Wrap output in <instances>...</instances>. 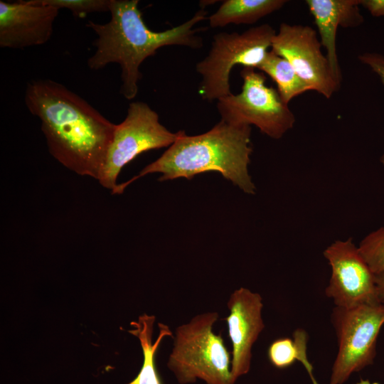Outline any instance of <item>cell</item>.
<instances>
[{"mask_svg": "<svg viewBox=\"0 0 384 384\" xmlns=\"http://www.w3.org/2000/svg\"><path fill=\"white\" fill-rule=\"evenodd\" d=\"M218 319L217 312H206L176 328L167 366L181 384L197 379L207 384L235 383L230 354L221 336L213 332Z\"/></svg>", "mask_w": 384, "mask_h": 384, "instance_id": "cell-4", "label": "cell"}, {"mask_svg": "<svg viewBox=\"0 0 384 384\" xmlns=\"http://www.w3.org/2000/svg\"><path fill=\"white\" fill-rule=\"evenodd\" d=\"M24 101L41 120L50 154L80 176L99 180L116 124L86 100L51 80L28 82Z\"/></svg>", "mask_w": 384, "mask_h": 384, "instance_id": "cell-1", "label": "cell"}, {"mask_svg": "<svg viewBox=\"0 0 384 384\" xmlns=\"http://www.w3.org/2000/svg\"><path fill=\"white\" fill-rule=\"evenodd\" d=\"M269 75L276 83L282 101L288 105L295 97L311 90L284 58L270 50L257 68Z\"/></svg>", "mask_w": 384, "mask_h": 384, "instance_id": "cell-16", "label": "cell"}, {"mask_svg": "<svg viewBox=\"0 0 384 384\" xmlns=\"http://www.w3.org/2000/svg\"><path fill=\"white\" fill-rule=\"evenodd\" d=\"M230 311L225 318L232 343L231 373L235 382L250 368L252 348L265 328L262 298L258 293L240 287L230 296Z\"/></svg>", "mask_w": 384, "mask_h": 384, "instance_id": "cell-11", "label": "cell"}, {"mask_svg": "<svg viewBox=\"0 0 384 384\" xmlns=\"http://www.w3.org/2000/svg\"><path fill=\"white\" fill-rule=\"evenodd\" d=\"M358 249L375 275L384 274V226L368 234Z\"/></svg>", "mask_w": 384, "mask_h": 384, "instance_id": "cell-18", "label": "cell"}, {"mask_svg": "<svg viewBox=\"0 0 384 384\" xmlns=\"http://www.w3.org/2000/svg\"><path fill=\"white\" fill-rule=\"evenodd\" d=\"M360 4L373 16H384V0H361Z\"/></svg>", "mask_w": 384, "mask_h": 384, "instance_id": "cell-21", "label": "cell"}, {"mask_svg": "<svg viewBox=\"0 0 384 384\" xmlns=\"http://www.w3.org/2000/svg\"><path fill=\"white\" fill-rule=\"evenodd\" d=\"M240 75L241 92L218 100L221 120L233 125H255L268 137L280 139L293 127L294 114L277 90L265 85L263 73L245 67Z\"/></svg>", "mask_w": 384, "mask_h": 384, "instance_id": "cell-6", "label": "cell"}, {"mask_svg": "<svg viewBox=\"0 0 384 384\" xmlns=\"http://www.w3.org/2000/svg\"><path fill=\"white\" fill-rule=\"evenodd\" d=\"M155 317L148 314L140 316L137 321L131 322L130 334L137 337L143 353V363L137 377L127 384H161L155 366V355L165 336H172L169 326L159 324V334L154 343L152 334Z\"/></svg>", "mask_w": 384, "mask_h": 384, "instance_id": "cell-15", "label": "cell"}, {"mask_svg": "<svg viewBox=\"0 0 384 384\" xmlns=\"http://www.w3.org/2000/svg\"><path fill=\"white\" fill-rule=\"evenodd\" d=\"M179 134L180 131L171 132L161 124L159 114L146 103L131 102L124 119L116 124L99 183L112 193L125 165L144 152L170 146Z\"/></svg>", "mask_w": 384, "mask_h": 384, "instance_id": "cell-8", "label": "cell"}, {"mask_svg": "<svg viewBox=\"0 0 384 384\" xmlns=\"http://www.w3.org/2000/svg\"><path fill=\"white\" fill-rule=\"evenodd\" d=\"M359 60L370 66L376 73L384 85V56L378 53H364L359 55ZM384 165V154L380 158Z\"/></svg>", "mask_w": 384, "mask_h": 384, "instance_id": "cell-20", "label": "cell"}, {"mask_svg": "<svg viewBox=\"0 0 384 384\" xmlns=\"http://www.w3.org/2000/svg\"><path fill=\"white\" fill-rule=\"evenodd\" d=\"M138 4V0H111L109 11L111 18L108 22L88 21L86 24L97 36L93 42L95 51L87 59L88 68L97 70L110 63L119 64V92L129 100L135 98L138 92V82L142 78L140 65L158 49L168 46L202 48L203 39L197 33L204 28H197L195 26L203 21L207 14L204 8H201L182 24L165 31H154L144 23Z\"/></svg>", "mask_w": 384, "mask_h": 384, "instance_id": "cell-2", "label": "cell"}, {"mask_svg": "<svg viewBox=\"0 0 384 384\" xmlns=\"http://www.w3.org/2000/svg\"><path fill=\"white\" fill-rule=\"evenodd\" d=\"M276 31L267 23L252 27L244 32H221L213 36L206 58L196 65L201 75L198 93L211 102L231 94L230 75L238 65L257 69L264 60Z\"/></svg>", "mask_w": 384, "mask_h": 384, "instance_id": "cell-5", "label": "cell"}, {"mask_svg": "<svg viewBox=\"0 0 384 384\" xmlns=\"http://www.w3.org/2000/svg\"><path fill=\"white\" fill-rule=\"evenodd\" d=\"M331 321L338 348L329 384H343L353 373L373 363L377 338L384 324V303L335 306Z\"/></svg>", "mask_w": 384, "mask_h": 384, "instance_id": "cell-7", "label": "cell"}, {"mask_svg": "<svg viewBox=\"0 0 384 384\" xmlns=\"http://www.w3.org/2000/svg\"><path fill=\"white\" fill-rule=\"evenodd\" d=\"M251 126L233 125L220 119L206 133L188 136L184 131L174 144L154 162L128 181L117 184L113 194L122 193L137 178L154 173L162 175L159 181L194 176L215 171L244 192L255 193V187L248 174L252 146Z\"/></svg>", "mask_w": 384, "mask_h": 384, "instance_id": "cell-3", "label": "cell"}, {"mask_svg": "<svg viewBox=\"0 0 384 384\" xmlns=\"http://www.w3.org/2000/svg\"><path fill=\"white\" fill-rule=\"evenodd\" d=\"M331 268L325 294L335 306L351 308L362 304L381 303L375 274L361 256L353 238L336 240L323 252Z\"/></svg>", "mask_w": 384, "mask_h": 384, "instance_id": "cell-10", "label": "cell"}, {"mask_svg": "<svg viewBox=\"0 0 384 384\" xmlns=\"http://www.w3.org/2000/svg\"><path fill=\"white\" fill-rule=\"evenodd\" d=\"M361 0H306V4L314 19L320 42L333 73L341 85L342 75L336 52V33L339 26L353 28L364 21L358 6Z\"/></svg>", "mask_w": 384, "mask_h": 384, "instance_id": "cell-13", "label": "cell"}, {"mask_svg": "<svg viewBox=\"0 0 384 384\" xmlns=\"http://www.w3.org/2000/svg\"><path fill=\"white\" fill-rule=\"evenodd\" d=\"M59 10L32 0L0 1V46L22 49L47 43Z\"/></svg>", "mask_w": 384, "mask_h": 384, "instance_id": "cell-12", "label": "cell"}, {"mask_svg": "<svg viewBox=\"0 0 384 384\" xmlns=\"http://www.w3.org/2000/svg\"><path fill=\"white\" fill-rule=\"evenodd\" d=\"M285 0H225L208 17L211 28L228 24H252L260 18L279 10Z\"/></svg>", "mask_w": 384, "mask_h": 384, "instance_id": "cell-14", "label": "cell"}, {"mask_svg": "<svg viewBox=\"0 0 384 384\" xmlns=\"http://www.w3.org/2000/svg\"><path fill=\"white\" fill-rule=\"evenodd\" d=\"M316 31L309 26L281 23L272 41V50L284 58L300 78L326 99L339 88Z\"/></svg>", "mask_w": 384, "mask_h": 384, "instance_id": "cell-9", "label": "cell"}, {"mask_svg": "<svg viewBox=\"0 0 384 384\" xmlns=\"http://www.w3.org/2000/svg\"><path fill=\"white\" fill-rule=\"evenodd\" d=\"M375 281L380 302L384 303V274L375 275Z\"/></svg>", "mask_w": 384, "mask_h": 384, "instance_id": "cell-22", "label": "cell"}, {"mask_svg": "<svg viewBox=\"0 0 384 384\" xmlns=\"http://www.w3.org/2000/svg\"><path fill=\"white\" fill-rule=\"evenodd\" d=\"M34 3L49 6L58 10H69L76 18H84L94 12L110 11L111 0H32Z\"/></svg>", "mask_w": 384, "mask_h": 384, "instance_id": "cell-19", "label": "cell"}, {"mask_svg": "<svg viewBox=\"0 0 384 384\" xmlns=\"http://www.w3.org/2000/svg\"><path fill=\"white\" fill-rule=\"evenodd\" d=\"M307 334L302 329L294 331L293 339L282 338L274 340L269 346L267 356L271 363L278 368H284L296 361L306 369L313 384H319L313 375V367L306 355Z\"/></svg>", "mask_w": 384, "mask_h": 384, "instance_id": "cell-17", "label": "cell"}]
</instances>
